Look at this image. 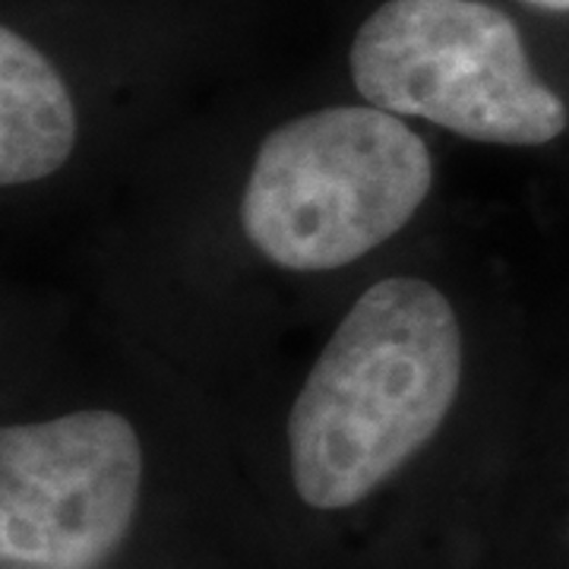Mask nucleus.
<instances>
[{"mask_svg": "<svg viewBox=\"0 0 569 569\" xmlns=\"http://www.w3.org/2000/svg\"><path fill=\"white\" fill-rule=\"evenodd\" d=\"M466 383V326L425 276L351 301L288 411L291 485L310 509H351L440 433Z\"/></svg>", "mask_w": 569, "mask_h": 569, "instance_id": "obj_1", "label": "nucleus"}, {"mask_svg": "<svg viewBox=\"0 0 569 569\" xmlns=\"http://www.w3.org/2000/svg\"><path fill=\"white\" fill-rule=\"evenodd\" d=\"M437 164L399 114L332 104L266 133L241 190L247 244L284 272H336L402 234Z\"/></svg>", "mask_w": 569, "mask_h": 569, "instance_id": "obj_2", "label": "nucleus"}, {"mask_svg": "<svg viewBox=\"0 0 569 569\" xmlns=\"http://www.w3.org/2000/svg\"><path fill=\"white\" fill-rule=\"evenodd\" d=\"M348 70L367 104L462 140L548 146L569 123L519 26L481 0H387L361 22Z\"/></svg>", "mask_w": 569, "mask_h": 569, "instance_id": "obj_3", "label": "nucleus"}, {"mask_svg": "<svg viewBox=\"0 0 569 569\" xmlns=\"http://www.w3.org/2000/svg\"><path fill=\"white\" fill-rule=\"evenodd\" d=\"M142 443L130 418L77 408L0 430V553L7 563L89 569L137 519Z\"/></svg>", "mask_w": 569, "mask_h": 569, "instance_id": "obj_4", "label": "nucleus"}, {"mask_svg": "<svg viewBox=\"0 0 569 569\" xmlns=\"http://www.w3.org/2000/svg\"><path fill=\"white\" fill-rule=\"evenodd\" d=\"M77 140V104L58 67L20 32L0 29V187L48 181Z\"/></svg>", "mask_w": 569, "mask_h": 569, "instance_id": "obj_5", "label": "nucleus"}, {"mask_svg": "<svg viewBox=\"0 0 569 569\" xmlns=\"http://www.w3.org/2000/svg\"><path fill=\"white\" fill-rule=\"evenodd\" d=\"M538 10H550V13H569V0H526Z\"/></svg>", "mask_w": 569, "mask_h": 569, "instance_id": "obj_6", "label": "nucleus"}]
</instances>
